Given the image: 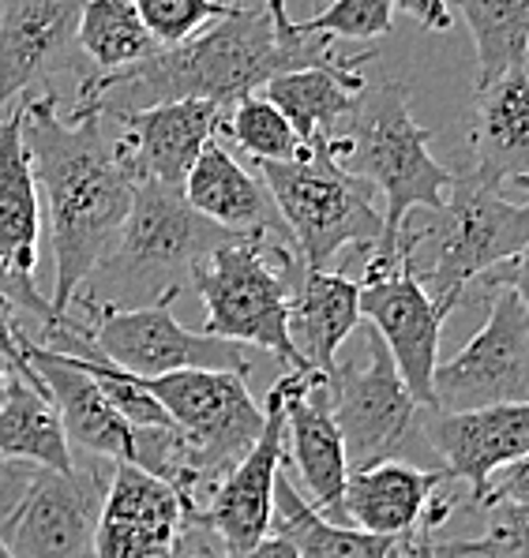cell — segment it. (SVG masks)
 Returning <instances> with one entry per match:
<instances>
[{"instance_id":"83f0119b","label":"cell","mask_w":529,"mask_h":558,"mask_svg":"<svg viewBox=\"0 0 529 558\" xmlns=\"http://www.w3.org/2000/svg\"><path fill=\"white\" fill-rule=\"evenodd\" d=\"M83 60H91L94 75H113L143 64L158 53V41L143 27L132 0H87L75 31Z\"/></svg>"},{"instance_id":"7a4b0ae2","label":"cell","mask_w":529,"mask_h":558,"mask_svg":"<svg viewBox=\"0 0 529 558\" xmlns=\"http://www.w3.org/2000/svg\"><path fill=\"white\" fill-rule=\"evenodd\" d=\"M106 124V113L91 101L64 117L57 94L23 98V143L53 247L49 307L57 319H64L94 266L109 255L132 206L135 177Z\"/></svg>"},{"instance_id":"30bf717a","label":"cell","mask_w":529,"mask_h":558,"mask_svg":"<svg viewBox=\"0 0 529 558\" xmlns=\"http://www.w3.org/2000/svg\"><path fill=\"white\" fill-rule=\"evenodd\" d=\"M75 300L87 315L83 333H87L91 349L128 375L158 379V375L173 372H252V356L244 345L195 333L173 319L177 293L147 307H117L87 293H75Z\"/></svg>"},{"instance_id":"5bb4252c","label":"cell","mask_w":529,"mask_h":558,"mask_svg":"<svg viewBox=\"0 0 529 558\" xmlns=\"http://www.w3.org/2000/svg\"><path fill=\"white\" fill-rule=\"evenodd\" d=\"M83 4L87 0H0V113L53 83L57 72H72L80 87L94 80L75 41Z\"/></svg>"},{"instance_id":"d6a6232c","label":"cell","mask_w":529,"mask_h":558,"mask_svg":"<svg viewBox=\"0 0 529 558\" xmlns=\"http://www.w3.org/2000/svg\"><path fill=\"white\" fill-rule=\"evenodd\" d=\"M390 23H395V0H330L320 15L297 23V27L323 34V38L372 41L390 34Z\"/></svg>"},{"instance_id":"74e56055","label":"cell","mask_w":529,"mask_h":558,"mask_svg":"<svg viewBox=\"0 0 529 558\" xmlns=\"http://www.w3.org/2000/svg\"><path fill=\"white\" fill-rule=\"evenodd\" d=\"M221 555H226V547H221V539L215 532L203 525L200 518H188L181 539H177V547L169 558H221Z\"/></svg>"},{"instance_id":"f35d334b","label":"cell","mask_w":529,"mask_h":558,"mask_svg":"<svg viewBox=\"0 0 529 558\" xmlns=\"http://www.w3.org/2000/svg\"><path fill=\"white\" fill-rule=\"evenodd\" d=\"M395 8L429 31H450V23H455L447 0H395Z\"/></svg>"},{"instance_id":"2e32d148","label":"cell","mask_w":529,"mask_h":558,"mask_svg":"<svg viewBox=\"0 0 529 558\" xmlns=\"http://www.w3.org/2000/svg\"><path fill=\"white\" fill-rule=\"evenodd\" d=\"M281 405H286V469L309 492V506L320 518L346 525V442L330 416L327 375L320 372H286L281 375Z\"/></svg>"},{"instance_id":"e575fe53","label":"cell","mask_w":529,"mask_h":558,"mask_svg":"<svg viewBox=\"0 0 529 558\" xmlns=\"http://www.w3.org/2000/svg\"><path fill=\"white\" fill-rule=\"evenodd\" d=\"M0 356L8 360V367H12L15 375H23L34 390L38 393H46L41 390V383H38V375L31 372V364H27V356H23V326H20V307L12 304L4 293H0Z\"/></svg>"},{"instance_id":"b9f144b4","label":"cell","mask_w":529,"mask_h":558,"mask_svg":"<svg viewBox=\"0 0 529 558\" xmlns=\"http://www.w3.org/2000/svg\"><path fill=\"white\" fill-rule=\"evenodd\" d=\"M0 558H12V551H8V544H4V536H0Z\"/></svg>"},{"instance_id":"603a6c76","label":"cell","mask_w":529,"mask_h":558,"mask_svg":"<svg viewBox=\"0 0 529 558\" xmlns=\"http://www.w3.org/2000/svg\"><path fill=\"white\" fill-rule=\"evenodd\" d=\"M473 177L489 187H529V72L500 75L477 94Z\"/></svg>"},{"instance_id":"60d3db41","label":"cell","mask_w":529,"mask_h":558,"mask_svg":"<svg viewBox=\"0 0 529 558\" xmlns=\"http://www.w3.org/2000/svg\"><path fill=\"white\" fill-rule=\"evenodd\" d=\"M8 375H12V367H8V360H4V356H0V390H4Z\"/></svg>"},{"instance_id":"5b68a950","label":"cell","mask_w":529,"mask_h":558,"mask_svg":"<svg viewBox=\"0 0 529 558\" xmlns=\"http://www.w3.org/2000/svg\"><path fill=\"white\" fill-rule=\"evenodd\" d=\"M233 236L195 214L181 187L140 180L121 233L80 293L117 307H147L169 293L181 296L195 266Z\"/></svg>"},{"instance_id":"9c48e42d","label":"cell","mask_w":529,"mask_h":558,"mask_svg":"<svg viewBox=\"0 0 529 558\" xmlns=\"http://www.w3.org/2000/svg\"><path fill=\"white\" fill-rule=\"evenodd\" d=\"M147 390L173 420L188 453L195 495L203 499L263 432V405L241 372H173L147 379ZM200 513V510H195Z\"/></svg>"},{"instance_id":"7c38bea8","label":"cell","mask_w":529,"mask_h":558,"mask_svg":"<svg viewBox=\"0 0 529 558\" xmlns=\"http://www.w3.org/2000/svg\"><path fill=\"white\" fill-rule=\"evenodd\" d=\"M440 412L529 401V312L510 289H492L481 330L432 375Z\"/></svg>"},{"instance_id":"44dd1931","label":"cell","mask_w":529,"mask_h":558,"mask_svg":"<svg viewBox=\"0 0 529 558\" xmlns=\"http://www.w3.org/2000/svg\"><path fill=\"white\" fill-rule=\"evenodd\" d=\"M357 326H361V281L346 278L342 270H309L297 263L289 274V338L309 372L327 375Z\"/></svg>"},{"instance_id":"7bdbcfd3","label":"cell","mask_w":529,"mask_h":558,"mask_svg":"<svg viewBox=\"0 0 529 558\" xmlns=\"http://www.w3.org/2000/svg\"><path fill=\"white\" fill-rule=\"evenodd\" d=\"M218 4H241V0H218Z\"/></svg>"},{"instance_id":"4dcf8cb0","label":"cell","mask_w":529,"mask_h":558,"mask_svg":"<svg viewBox=\"0 0 529 558\" xmlns=\"http://www.w3.org/2000/svg\"><path fill=\"white\" fill-rule=\"evenodd\" d=\"M484 525L477 536L443 539L450 558H529V506H481Z\"/></svg>"},{"instance_id":"52a82bcc","label":"cell","mask_w":529,"mask_h":558,"mask_svg":"<svg viewBox=\"0 0 529 558\" xmlns=\"http://www.w3.org/2000/svg\"><path fill=\"white\" fill-rule=\"evenodd\" d=\"M297 263L301 259L289 240L233 236L215 247L188 281L207 307L203 333L244 349H263L278 356L286 372H309L289 338V274Z\"/></svg>"},{"instance_id":"ffe728a7","label":"cell","mask_w":529,"mask_h":558,"mask_svg":"<svg viewBox=\"0 0 529 558\" xmlns=\"http://www.w3.org/2000/svg\"><path fill=\"white\" fill-rule=\"evenodd\" d=\"M181 192L195 214L215 221L226 233L289 240L267 184L260 180V173L244 169L233 154L221 147V140H211L207 147H203L195 166L188 169ZM289 244H293V240H289Z\"/></svg>"},{"instance_id":"ba28073f","label":"cell","mask_w":529,"mask_h":558,"mask_svg":"<svg viewBox=\"0 0 529 558\" xmlns=\"http://www.w3.org/2000/svg\"><path fill=\"white\" fill-rule=\"evenodd\" d=\"M72 453V472L0 461V536L12 558H91L113 461Z\"/></svg>"},{"instance_id":"d590c367","label":"cell","mask_w":529,"mask_h":558,"mask_svg":"<svg viewBox=\"0 0 529 558\" xmlns=\"http://www.w3.org/2000/svg\"><path fill=\"white\" fill-rule=\"evenodd\" d=\"M496 502H515V506H529V453H522L518 461L503 465L496 476L484 487V499L477 506H496Z\"/></svg>"},{"instance_id":"d4e9b609","label":"cell","mask_w":529,"mask_h":558,"mask_svg":"<svg viewBox=\"0 0 529 558\" xmlns=\"http://www.w3.org/2000/svg\"><path fill=\"white\" fill-rule=\"evenodd\" d=\"M364 90L361 72H330V68H301L286 72L263 87V98L289 120L301 147L315 140H330L338 124L357 106V94Z\"/></svg>"},{"instance_id":"ab89813d","label":"cell","mask_w":529,"mask_h":558,"mask_svg":"<svg viewBox=\"0 0 529 558\" xmlns=\"http://www.w3.org/2000/svg\"><path fill=\"white\" fill-rule=\"evenodd\" d=\"M221 558H297V547L289 544L286 536H278V532H270V536H263L260 544L249 547V551L241 555H221Z\"/></svg>"},{"instance_id":"cb8c5ba5","label":"cell","mask_w":529,"mask_h":558,"mask_svg":"<svg viewBox=\"0 0 529 558\" xmlns=\"http://www.w3.org/2000/svg\"><path fill=\"white\" fill-rule=\"evenodd\" d=\"M41 236V199L23 143V98L0 120V266L20 286H34Z\"/></svg>"},{"instance_id":"7402d4cb","label":"cell","mask_w":529,"mask_h":558,"mask_svg":"<svg viewBox=\"0 0 529 558\" xmlns=\"http://www.w3.org/2000/svg\"><path fill=\"white\" fill-rule=\"evenodd\" d=\"M443 484H447L443 469H417L398 458L349 472L342 499L346 525L369 532V536L402 539L429 518Z\"/></svg>"},{"instance_id":"e0dca14e","label":"cell","mask_w":529,"mask_h":558,"mask_svg":"<svg viewBox=\"0 0 529 558\" xmlns=\"http://www.w3.org/2000/svg\"><path fill=\"white\" fill-rule=\"evenodd\" d=\"M417 432L443 461V476L469 487V502L484 499V487L503 465L529 453V401L484 405L466 412H421Z\"/></svg>"},{"instance_id":"8fae6325","label":"cell","mask_w":529,"mask_h":558,"mask_svg":"<svg viewBox=\"0 0 529 558\" xmlns=\"http://www.w3.org/2000/svg\"><path fill=\"white\" fill-rule=\"evenodd\" d=\"M364 345L369 364L338 360L327 372L330 416L342 432L349 472L395 461L421 420V405L406 390L395 360L372 326H364Z\"/></svg>"},{"instance_id":"484cf974","label":"cell","mask_w":529,"mask_h":558,"mask_svg":"<svg viewBox=\"0 0 529 558\" xmlns=\"http://www.w3.org/2000/svg\"><path fill=\"white\" fill-rule=\"evenodd\" d=\"M0 461H20L34 469L72 472L75 453L68 446L61 416L23 375H8L0 390Z\"/></svg>"},{"instance_id":"f546056e","label":"cell","mask_w":529,"mask_h":558,"mask_svg":"<svg viewBox=\"0 0 529 558\" xmlns=\"http://www.w3.org/2000/svg\"><path fill=\"white\" fill-rule=\"evenodd\" d=\"M218 135H229L252 161H293L304 154L289 120L263 94H249L237 106H229Z\"/></svg>"},{"instance_id":"3957f363","label":"cell","mask_w":529,"mask_h":558,"mask_svg":"<svg viewBox=\"0 0 529 558\" xmlns=\"http://www.w3.org/2000/svg\"><path fill=\"white\" fill-rule=\"evenodd\" d=\"M330 143L349 173L369 180L387 199L380 247L369 259H398V236L409 214L440 210L455 184V173L432 158V132L409 113V90L402 83H364Z\"/></svg>"},{"instance_id":"9a60e30c","label":"cell","mask_w":529,"mask_h":558,"mask_svg":"<svg viewBox=\"0 0 529 558\" xmlns=\"http://www.w3.org/2000/svg\"><path fill=\"white\" fill-rule=\"evenodd\" d=\"M281 465H286V405H281V383H275L267 393V405H263L260 439L211 487L200 513H192V518H200L215 532L229 555L249 551L263 536H270L275 480Z\"/></svg>"},{"instance_id":"f1b7e54d","label":"cell","mask_w":529,"mask_h":558,"mask_svg":"<svg viewBox=\"0 0 529 558\" xmlns=\"http://www.w3.org/2000/svg\"><path fill=\"white\" fill-rule=\"evenodd\" d=\"M477 46V87L526 68L529 0H455Z\"/></svg>"},{"instance_id":"836d02e7","label":"cell","mask_w":529,"mask_h":558,"mask_svg":"<svg viewBox=\"0 0 529 558\" xmlns=\"http://www.w3.org/2000/svg\"><path fill=\"white\" fill-rule=\"evenodd\" d=\"M450 518V502L440 499L432 502V510H429V518L421 521L409 536L398 539L395 547H390V555L387 558H450L447 555V547H443V536H440V525Z\"/></svg>"},{"instance_id":"8992f818","label":"cell","mask_w":529,"mask_h":558,"mask_svg":"<svg viewBox=\"0 0 529 558\" xmlns=\"http://www.w3.org/2000/svg\"><path fill=\"white\" fill-rule=\"evenodd\" d=\"M293 252L309 270H327L342 252L372 255L383 236L375 187L338 161L335 143L315 140L293 161H255Z\"/></svg>"},{"instance_id":"1f68e13d","label":"cell","mask_w":529,"mask_h":558,"mask_svg":"<svg viewBox=\"0 0 529 558\" xmlns=\"http://www.w3.org/2000/svg\"><path fill=\"white\" fill-rule=\"evenodd\" d=\"M140 12L143 27L161 49L181 46V41L195 38L203 27L226 20L237 4H218V0H132Z\"/></svg>"},{"instance_id":"ee69618b","label":"cell","mask_w":529,"mask_h":558,"mask_svg":"<svg viewBox=\"0 0 529 558\" xmlns=\"http://www.w3.org/2000/svg\"><path fill=\"white\" fill-rule=\"evenodd\" d=\"M526 72H529V49H526Z\"/></svg>"},{"instance_id":"277c9868","label":"cell","mask_w":529,"mask_h":558,"mask_svg":"<svg viewBox=\"0 0 529 558\" xmlns=\"http://www.w3.org/2000/svg\"><path fill=\"white\" fill-rule=\"evenodd\" d=\"M529 240V199H507L473 173L455 177L440 210L406 218L398 255L443 315L458 307L473 281L515 259Z\"/></svg>"},{"instance_id":"8d00e7d4","label":"cell","mask_w":529,"mask_h":558,"mask_svg":"<svg viewBox=\"0 0 529 558\" xmlns=\"http://www.w3.org/2000/svg\"><path fill=\"white\" fill-rule=\"evenodd\" d=\"M481 281H484L489 289H510V293L522 300L526 312H529V240H526V247L515 255V259L492 266V270L484 274Z\"/></svg>"},{"instance_id":"6da1fadb","label":"cell","mask_w":529,"mask_h":558,"mask_svg":"<svg viewBox=\"0 0 529 558\" xmlns=\"http://www.w3.org/2000/svg\"><path fill=\"white\" fill-rule=\"evenodd\" d=\"M364 60L369 53H342L335 38L297 27L286 0H267L260 8L237 4L226 20L203 27L181 46L158 49L124 72L94 75L75 94V106L91 101L109 120L166 101H211L229 109L249 94H260L275 75L301 68L361 72Z\"/></svg>"},{"instance_id":"d6986e66","label":"cell","mask_w":529,"mask_h":558,"mask_svg":"<svg viewBox=\"0 0 529 558\" xmlns=\"http://www.w3.org/2000/svg\"><path fill=\"white\" fill-rule=\"evenodd\" d=\"M221 117L226 109L211 106V101H166V106L113 117L117 147H121L135 184L151 180V184L181 187L203 147L218 140Z\"/></svg>"},{"instance_id":"4fadbf2b","label":"cell","mask_w":529,"mask_h":558,"mask_svg":"<svg viewBox=\"0 0 529 558\" xmlns=\"http://www.w3.org/2000/svg\"><path fill=\"white\" fill-rule=\"evenodd\" d=\"M361 319L383 338L406 390L421 409H436L432 375L440 364V333L447 315L398 259H369L361 281Z\"/></svg>"},{"instance_id":"ac0fdd59","label":"cell","mask_w":529,"mask_h":558,"mask_svg":"<svg viewBox=\"0 0 529 558\" xmlns=\"http://www.w3.org/2000/svg\"><path fill=\"white\" fill-rule=\"evenodd\" d=\"M188 502L147 469L113 465L94 529L91 558H169L184 532Z\"/></svg>"},{"instance_id":"4316f807","label":"cell","mask_w":529,"mask_h":558,"mask_svg":"<svg viewBox=\"0 0 529 558\" xmlns=\"http://www.w3.org/2000/svg\"><path fill=\"white\" fill-rule=\"evenodd\" d=\"M270 532L286 536L297 547V558H387L398 539L369 536L361 529L335 525V521L320 518L309 499L297 492L281 465L275 480V513H270Z\"/></svg>"}]
</instances>
